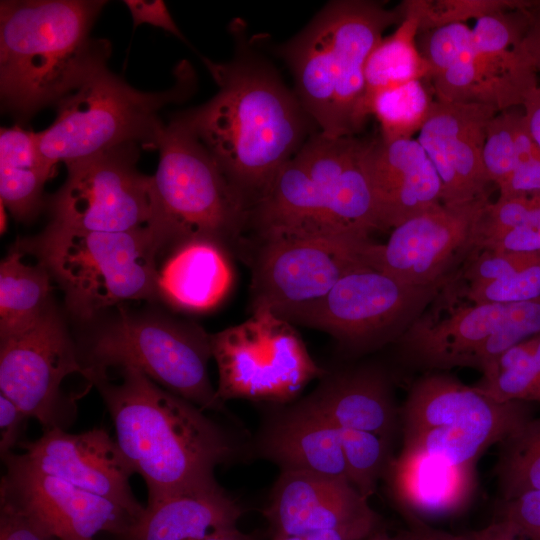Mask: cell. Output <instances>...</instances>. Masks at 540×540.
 <instances>
[{"instance_id":"36","label":"cell","mask_w":540,"mask_h":540,"mask_svg":"<svg viewBox=\"0 0 540 540\" xmlns=\"http://www.w3.org/2000/svg\"><path fill=\"white\" fill-rule=\"evenodd\" d=\"M349 482L366 499L393 458L391 441L371 432L339 428Z\"/></svg>"},{"instance_id":"44","label":"cell","mask_w":540,"mask_h":540,"mask_svg":"<svg viewBox=\"0 0 540 540\" xmlns=\"http://www.w3.org/2000/svg\"><path fill=\"white\" fill-rule=\"evenodd\" d=\"M500 519L526 540H540V490L503 501Z\"/></svg>"},{"instance_id":"46","label":"cell","mask_w":540,"mask_h":540,"mask_svg":"<svg viewBox=\"0 0 540 540\" xmlns=\"http://www.w3.org/2000/svg\"><path fill=\"white\" fill-rule=\"evenodd\" d=\"M499 188V197H540V153L521 161Z\"/></svg>"},{"instance_id":"16","label":"cell","mask_w":540,"mask_h":540,"mask_svg":"<svg viewBox=\"0 0 540 540\" xmlns=\"http://www.w3.org/2000/svg\"><path fill=\"white\" fill-rule=\"evenodd\" d=\"M0 500L21 512L47 538L92 540L99 532L121 536L134 518L111 500L30 466L20 454L2 456Z\"/></svg>"},{"instance_id":"6","label":"cell","mask_w":540,"mask_h":540,"mask_svg":"<svg viewBox=\"0 0 540 540\" xmlns=\"http://www.w3.org/2000/svg\"><path fill=\"white\" fill-rule=\"evenodd\" d=\"M18 248L46 266L80 320L125 301H161L156 257L164 246L152 228L83 231L50 223Z\"/></svg>"},{"instance_id":"8","label":"cell","mask_w":540,"mask_h":540,"mask_svg":"<svg viewBox=\"0 0 540 540\" xmlns=\"http://www.w3.org/2000/svg\"><path fill=\"white\" fill-rule=\"evenodd\" d=\"M156 150L153 229L164 248L202 239L236 253L248 232L250 207L211 153L175 115Z\"/></svg>"},{"instance_id":"42","label":"cell","mask_w":540,"mask_h":540,"mask_svg":"<svg viewBox=\"0 0 540 540\" xmlns=\"http://www.w3.org/2000/svg\"><path fill=\"white\" fill-rule=\"evenodd\" d=\"M473 51L472 29L465 23H456L433 29L426 39L424 52L421 53L430 65L431 77L448 69Z\"/></svg>"},{"instance_id":"7","label":"cell","mask_w":540,"mask_h":540,"mask_svg":"<svg viewBox=\"0 0 540 540\" xmlns=\"http://www.w3.org/2000/svg\"><path fill=\"white\" fill-rule=\"evenodd\" d=\"M174 75L175 83L169 89L144 92L103 68L60 101L52 124L36 132L41 156L56 167L127 143L156 150L165 126L159 112L189 98L197 86L195 72L186 61L176 67Z\"/></svg>"},{"instance_id":"11","label":"cell","mask_w":540,"mask_h":540,"mask_svg":"<svg viewBox=\"0 0 540 540\" xmlns=\"http://www.w3.org/2000/svg\"><path fill=\"white\" fill-rule=\"evenodd\" d=\"M211 349L218 369L216 394L224 404L232 399L288 404L328 372L293 324L264 309L211 334Z\"/></svg>"},{"instance_id":"28","label":"cell","mask_w":540,"mask_h":540,"mask_svg":"<svg viewBox=\"0 0 540 540\" xmlns=\"http://www.w3.org/2000/svg\"><path fill=\"white\" fill-rule=\"evenodd\" d=\"M239 504L217 483L166 497L145 507L122 540H202L237 527Z\"/></svg>"},{"instance_id":"54","label":"cell","mask_w":540,"mask_h":540,"mask_svg":"<svg viewBox=\"0 0 540 540\" xmlns=\"http://www.w3.org/2000/svg\"><path fill=\"white\" fill-rule=\"evenodd\" d=\"M368 536L359 532L326 530L302 536H277L272 540H365Z\"/></svg>"},{"instance_id":"47","label":"cell","mask_w":540,"mask_h":540,"mask_svg":"<svg viewBox=\"0 0 540 540\" xmlns=\"http://www.w3.org/2000/svg\"><path fill=\"white\" fill-rule=\"evenodd\" d=\"M124 3L130 11L134 28L141 24H149L159 27L187 43L163 1L125 0Z\"/></svg>"},{"instance_id":"17","label":"cell","mask_w":540,"mask_h":540,"mask_svg":"<svg viewBox=\"0 0 540 540\" xmlns=\"http://www.w3.org/2000/svg\"><path fill=\"white\" fill-rule=\"evenodd\" d=\"M19 446L33 468L113 501L135 521L144 513L145 507L136 500L129 483L134 471L105 429L72 434L52 428Z\"/></svg>"},{"instance_id":"56","label":"cell","mask_w":540,"mask_h":540,"mask_svg":"<svg viewBox=\"0 0 540 540\" xmlns=\"http://www.w3.org/2000/svg\"><path fill=\"white\" fill-rule=\"evenodd\" d=\"M365 540H405V537L403 532L392 535L379 526Z\"/></svg>"},{"instance_id":"41","label":"cell","mask_w":540,"mask_h":540,"mask_svg":"<svg viewBox=\"0 0 540 540\" xmlns=\"http://www.w3.org/2000/svg\"><path fill=\"white\" fill-rule=\"evenodd\" d=\"M540 206V197H499L481 213L477 227V254L490 242L520 226Z\"/></svg>"},{"instance_id":"52","label":"cell","mask_w":540,"mask_h":540,"mask_svg":"<svg viewBox=\"0 0 540 540\" xmlns=\"http://www.w3.org/2000/svg\"><path fill=\"white\" fill-rule=\"evenodd\" d=\"M408 524L405 534L408 540H449L443 531L430 527L422 518L417 515L400 511Z\"/></svg>"},{"instance_id":"21","label":"cell","mask_w":540,"mask_h":540,"mask_svg":"<svg viewBox=\"0 0 540 540\" xmlns=\"http://www.w3.org/2000/svg\"><path fill=\"white\" fill-rule=\"evenodd\" d=\"M363 165L379 230H392L443 203L440 177L417 139L366 140Z\"/></svg>"},{"instance_id":"10","label":"cell","mask_w":540,"mask_h":540,"mask_svg":"<svg viewBox=\"0 0 540 540\" xmlns=\"http://www.w3.org/2000/svg\"><path fill=\"white\" fill-rule=\"evenodd\" d=\"M376 244L345 235H246L236 254L251 272L249 311L269 310L286 319L350 271L374 268Z\"/></svg>"},{"instance_id":"14","label":"cell","mask_w":540,"mask_h":540,"mask_svg":"<svg viewBox=\"0 0 540 540\" xmlns=\"http://www.w3.org/2000/svg\"><path fill=\"white\" fill-rule=\"evenodd\" d=\"M82 365L78 346L52 306L28 328L0 338V390L44 431L67 426L61 385Z\"/></svg>"},{"instance_id":"4","label":"cell","mask_w":540,"mask_h":540,"mask_svg":"<svg viewBox=\"0 0 540 540\" xmlns=\"http://www.w3.org/2000/svg\"><path fill=\"white\" fill-rule=\"evenodd\" d=\"M403 19V12L365 0L326 4L279 54L295 82L303 109L330 138L352 137L364 126V71L367 59L385 29Z\"/></svg>"},{"instance_id":"26","label":"cell","mask_w":540,"mask_h":540,"mask_svg":"<svg viewBox=\"0 0 540 540\" xmlns=\"http://www.w3.org/2000/svg\"><path fill=\"white\" fill-rule=\"evenodd\" d=\"M158 270L161 301L185 312L203 313L218 307L234 284L232 253L209 240L178 243Z\"/></svg>"},{"instance_id":"22","label":"cell","mask_w":540,"mask_h":540,"mask_svg":"<svg viewBox=\"0 0 540 540\" xmlns=\"http://www.w3.org/2000/svg\"><path fill=\"white\" fill-rule=\"evenodd\" d=\"M279 407L260 432L259 455L276 464L280 472L348 480L339 428L303 399Z\"/></svg>"},{"instance_id":"23","label":"cell","mask_w":540,"mask_h":540,"mask_svg":"<svg viewBox=\"0 0 540 540\" xmlns=\"http://www.w3.org/2000/svg\"><path fill=\"white\" fill-rule=\"evenodd\" d=\"M303 400L338 428L371 432L389 441L397 430V409L391 380L375 364L327 372Z\"/></svg>"},{"instance_id":"39","label":"cell","mask_w":540,"mask_h":540,"mask_svg":"<svg viewBox=\"0 0 540 540\" xmlns=\"http://www.w3.org/2000/svg\"><path fill=\"white\" fill-rule=\"evenodd\" d=\"M471 303L540 302V259L506 278L464 287Z\"/></svg>"},{"instance_id":"55","label":"cell","mask_w":540,"mask_h":540,"mask_svg":"<svg viewBox=\"0 0 540 540\" xmlns=\"http://www.w3.org/2000/svg\"><path fill=\"white\" fill-rule=\"evenodd\" d=\"M202 540H255L252 536L241 532L237 527L220 531Z\"/></svg>"},{"instance_id":"9","label":"cell","mask_w":540,"mask_h":540,"mask_svg":"<svg viewBox=\"0 0 540 540\" xmlns=\"http://www.w3.org/2000/svg\"><path fill=\"white\" fill-rule=\"evenodd\" d=\"M78 350L84 369L136 368L204 411L227 412L208 374L211 334L194 322L120 310Z\"/></svg>"},{"instance_id":"12","label":"cell","mask_w":540,"mask_h":540,"mask_svg":"<svg viewBox=\"0 0 540 540\" xmlns=\"http://www.w3.org/2000/svg\"><path fill=\"white\" fill-rule=\"evenodd\" d=\"M446 287L407 284L364 266L345 274L325 296L285 320L325 332L350 352H368L397 342Z\"/></svg>"},{"instance_id":"3","label":"cell","mask_w":540,"mask_h":540,"mask_svg":"<svg viewBox=\"0 0 540 540\" xmlns=\"http://www.w3.org/2000/svg\"><path fill=\"white\" fill-rule=\"evenodd\" d=\"M107 2L2 0L0 99L2 109L28 120L56 106L107 67L111 44L91 36Z\"/></svg>"},{"instance_id":"19","label":"cell","mask_w":540,"mask_h":540,"mask_svg":"<svg viewBox=\"0 0 540 540\" xmlns=\"http://www.w3.org/2000/svg\"><path fill=\"white\" fill-rule=\"evenodd\" d=\"M498 112L484 104L434 101L417 141L440 177L443 203H463L488 194L490 181L482 153L487 126Z\"/></svg>"},{"instance_id":"38","label":"cell","mask_w":540,"mask_h":540,"mask_svg":"<svg viewBox=\"0 0 540 540\" xmlns=\"http://www.w3.org/2000/svg\"><path fill=\"white\" fill-rule=\"evenodd\" d=\"M518 107L499 111L489 122L483 146V165L490 182L501 185L518 165L515 125Z\"/></svg>"},{"instance_id":"5","label":"cell","mask_w":540,"mask_h":540,"mask_svg":"<svg viewBox=\"0 0 540 540\" xmlns=\"http://www.w3.org/2000/svg\"><path fill=\"white\" fill-rule=\"evenodd\" d=\"M366 140L312 134L250 211L247 235H345L378 230L363 165Z\"/></svg>"},{"instance_id":"53","label":"cell","mask_w":540,"mask_h":540,"mask_svg":"<svg viewBox=\"0 0 540 540\" xmlns=\"http://www.w3.org/2000/svg\"><path fill=\"white\" fill-rule=\"evenodd\" d=\"M521 46L535 71L540 72V14L530 18Z\"/></svg>"},{"instance_id":"18","label":"cell","mask_w":540,"mask_h":540,"mask_svg":"<svg viewBox=\"0 0 540 540\" xmlns=\"http://www.w3.org/2000/svg\"><path fill=\"white\" fill-rule=\"evenodd\" d=\"M273 537L326 530L370 535L380 526L377 513L348 481L281 471L264 510Z\"/></svg>"},{"instance_id":"29","label":"cell","mask_w":540,"mask_h":540,"mask_svg":"<svg viewBox=\"0 0 540 540\" xmlns=\"http://www.w3.org/2000/svg\"><path fill=\"white\" fill-rule=\"evenodd\" d=\"M55 173L41 156L36 132L19 125L0 131V203L19 222H31L45 205L44 186Z\"/></svg>"},{"instance_id":"51","label":"cell","mask_w":540,"mask_h":540,"mask_svg":"<svg viewBox=\"0 0 540 540\" xmlns=\"http://www.w3.org/2000/svg\"><path fill=\"white\" fill-rule=\"evenodd\" d=\"M521 107L527 128L540 149V86L538 84L528 90Z\"/></svg>"},{"instance_id":"1","label":"cell","mask_w":540,"mask_h":540,"mask_svg":"<svg viewBox=\"0 0 540 540\" xmlns=\"http://www.w3.org/2000/svg\"><path fill=\"white\" fill-rule=\"evenodd\" d=\"M217 93L177 113L251 208L308 139L313 123L269 63L238 49L227 62L203 58Z\"/></svg>"},{"instance_id":"57","label":"cell","mask_w":540,"mask_h":540,"mask_svg":"<svg viewBox=\"0 0 540 540\" xmlns=\"http://www.w3.org/2000/svg\"><path fill=\"white\" fill-rule=\"evenodd\" d=\"M0 207H1V231L3 232V230L5 231V228H6V214H5V211L3 210L4 206L3 204L0 203Z\"/></svg>"},{"instance_id":"15","label":"cell","mask_w":540,"mask_h":540,"mask_svg":"<svg viewBox=\"0 0 540 540\" xmlns=\"http://www.w3.org/2000/svg\"><path fill=\"white\" fill-rule=\"evenodd\" d=\"M488 194L474 200L441 203L391 230L377 244L374 268L416 285H450L477 254V227Z\"/></svg>"},{"instance_id":"2","label":"cell","mask_w":540,"mask_h":540,"mask_svg":"<svg viewBox=\"0 0 540 540\" xmlns=\"http://www.w3.org/2000/svg\"><path fill=\"white\" fill-rule=\"evenodd\" d=\"M86 369L115 429V440L148 492V503L217 484L216 467L232 463L239 446L205 411L132 367Z\"/></svg>"},{"instance_id":"34","label":"cell","mask_w":540,"mask_h":540,"mask_svg":"<svg viewBox=\"0 0 540 540\" xmlns=\"http://www.w3.org/2000/svg\"><path fill=\"white\" fill-rule=\"evenodd\" d=\"M435 100L421 80L376 93L369 102V115L379 122L380 138L385 142L411 139L427 121Z\"/></svg>"},{"instance_id":"45","label":"cell","mask_w":540,"mask_h":540,"mask_svg":"<svg viewBox=\"0 0 540 540\" xmlns=\"http://www.w3.org/2000/svg\"><path fill=\"white\" fill-rule=\"evenodd\" d=\"M485 250L540 253V206L520 226L488 243Z\"/></svg>"},{"instance_id":"40","label":"cell","mask_w":540,"mask_h":540,"mask_svg":"<svg viewBox=\"0 0 540 540\" xmlns=\"http://www.w3.org/2000/svg\"><path fill=\"white\" fill-rule=\"evenodd\" d=\"M500 11L476 20L472 28L473 49L486 57H508L519 52L526 29L513 15Z\"/></svg>"},{"instance_id":"58","label":"cell","mask_w":540,"mask_h":540,"mask_svg":"<svg viewBox=\"0 0 540 540\" xmlns=\"http://www.w3.org/2000/svg\"><path fill=\"white\" fill-rule=\"evenodd\" d=\"M402 532H403V534H404L405 540H408V538H407V536H406V534H405V531H402Z\"/></svg>"},{"instance_id":"35","label":"cell","mask_w":540,"mask_h":540,"mask_svg":"<svg viewBox=\"0 0 540 540\" xmlns=\"http://www.w3.org/2000/svg\"><path fill=\"white\" fill-rule=\"evenodd\" d=\"M495 467L503 501L540 490V418L503 441Z\"/></svg>"},{"instance_id":"30","label":"cell","mask_w":540,"mask_h":540,"mask_svg":"<svg viewBox=\"0 0 540 540\" xmlns=\"http://www.w3.org/2000/svg\"><path fill=\"white\" fill-rule=\"evenodd\" d=\"M23 257L16 247L0 264V338L28 328L53 306L50 272Z\"/></svg>"},{"instance_id":"32","label":"cell","mask_w":540,"mask_h":540,"mask_svg":"<svg viewBox=\"0 0 540 540\" xmlns=\"http://www.w3.org/2000/svg\"><path fill=\"white\" fill-rule=\"evenodd\" d=\"M528 421L477 422L403 435V448L422 451L454 465H475L491 445L503 442Z\"/></svg>"},{"instance_id":"33","label":"cell","mask_w":540,"mask_h":540,"mask_svg":"<svg viewBox=\"0 0 540 540\" xmlns=\"http://www.w3.org/2000/svg\"><path fill=\"white\" fill-rule=\"evenodd\" d=\"M474 387L498 403L540 404V333L505 351Z\"/></svg>"},{"instance_id":"43","label":"cell","mask_w":540,"mask_h":540,"mask_svg":"<svg viewBox=\"0 0 540 540\" xmlns=\"http://www.w3.org/2000/svg\"><path fill=\"white\" fill-rule=\"evenodd\" d=\"M540 259V253L481 251L461 269L467 286L485 284L511 276Z\"/></svg>"},{"instance_id":"24","label":"cell","mask_w":540,"mask_h":540,"mask_svg":"<svg viewBox=\"0 0 540 540\" xmlns=\"http://www.w3.org/2000/svg\"><path fill=\"white\" fill-rule=\"evenodd\" d=\"M384 478L399 511L422 519L463 510L476 484L475 465H454L403 447L393 456Z\"/></svg>"},{"instance_id":"25","label":"cell","mask_w":540,"mask_h":540,"mask_svg":"<svg viewBox=\"0 0 540 540\" xmlns=\"http://www.w3.org/2000/svg\"><path fill=\"white\" fill-rule=\"evenodd\" d=\"M525 403H498L452 376L429 373L413 383L400 409L403 435L477 422L527 421Z\"/></svg>"},{"instance_id":"20","label":"cell","mask_w":540,"mask_h":540,"mask_svg":"<svg viewBox=\"0 0 540 540\" xmlns=\"http://www.w3.org/2000/svg\"><path fill=\"white\" fill-rule=\"evenodd\" d=\"M540 309V302L471 303L447 316L423 315L396 342L404 359L423 369L476 368L486 342Z\"/></svg>"},{"instance_id":"49","label":"cell","mask_w":540,"mask_h":540,"mask_svg":"<svg viewBox=\"0 0 540 540\" xmlns=\"http://www.w3.org/2000/svg\"><path fill=\"white\" fill-rule=\"evenodd\" d=\"M27 416L19 407L0 394V453L1 457L11 453L19 445V437Z\"/></svg>"},{"instance_id":"13","label":"cell","mask_w":540,"mask_h":540,"mask_svg":"<svg viewBox=\"0 0 540 540\" xmlns=\"http://www.w3.org/2000/svg\"><path fill=\"white\" fill-rule=\"evenodd\" d=\"M140 147L127 143L66 165V181L49 203L51 223L83 231L153 229L152 181L137 169Z\"/></svg>"},{"instance_id":"50","label":"cell","mask_w":540,"mask_h":540,"mask_svg":"<svg viewBox=\"0 0 540 540\" xmlns=\"http://www.w3.org/2000/svg\"><path fill=\"white\" fill-rule=\"evenodd\" d=\"M444 534L449 540H526L518 535L506 521L500 518L479 530L461 534L444 532Z\"/></svg>"},{"instance_id":"27","label":"cell","mask_w":540,"mask_h":540,"mask_svg":"<svg viewBox=\"0 0 540 540\" xmlns=\"http://www.w3.org/2000/svg\"><path fill=\"white\" fill-rule=\"evenodd\" d=\"M429 78L436 100L484 104L499 111L521 107L528 90L537 85L536 71L524 52L486 57L473 51Z\"/></svg>"},{"instance_id":"31","label":"cell","mask_w":540,"mask_h":540,"mask_svg":"<svg viewBox=\"0 0 540 540\" xmlns=\"http://www.w3.org/2000/svg\"><path fill=\"white\" fill-rule=\"evenodd\" d=\"M403 19L396 30L382 38L371 51L364 71V105L369 115L370 99L378 92L413 80L428 78L431 68L416 45L419 17L404 2Z\"/></svg>"},{"instance_id":"48","label":"cell","mask_w":540,"mask_h":540,"mask_svg":"<svg viewBox=\"0 0 540 540\" xmlns=\"http://www.w3.org/2000/svg\"><path fill=\"white\" fill-rule=\"evenodd\" d=\"M0 540H50L21 512L0 500Z\"/></svg>"},{"instance_id":"37","label":"cell","mask_w":540,"mask_h":540,"mask_svg":"<svg viewBox=\"0 0 540 540\" xmlns=\"http://www.w3.org/2000/svg\"><path fill=\"white\" fill-rule=\"evenodd\" d=\"M404 4L419 17V32L530 6V2L513 0H408Z\"/></svg>"}]
</instances>
